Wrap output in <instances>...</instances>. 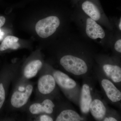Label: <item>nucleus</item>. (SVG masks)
Returning a JSON list of instances; mask_svg holds the SVG:
<instances>
[{
	"label": "nucleus",
	"mask_w": 121,
	"mask_h": 121,
	"mask_svg": "<svg viewBox=\"0 0 121 121\" xmlns=\"http://www.w3.org/2000/svg\"><path fill=\"white\" fill-rule=\"evenodd\" d=\"M13 87L9 99L11 110L26 109L34 89L33 83L22 78L19 73L13 81Z\"/></svg>",
	"instance_id": "obj_1"
},
{
	"label": "nucleus",
	"mask_w": 121,
	"mask_h": 121,
	"mask_svg": "<svg viewBox=\"0 0 121 121\" xmlns=\"http://www.w3.org/2000/svg\"><path fill=\"white\" fill-rule=\"evenodd\" d=\"M60 64L66 70L75 75L86 73L88 70L87 65L84 60L73 56H63L60 59Z\"/></svg>",
	"instance_id": "obj_2"
},
{
	"label": "nucleus",
	"mask_w": 121,
	"mask_h": 121,
	"mask_svg": "<svg viewBox=\"0 0 121 121\" xmlns=\"http://www.w3.org/2000/svg\"><path fill=\"white\" fill-rule=\"evenodd\" d=\"M60 25L58 17L52 16L39 21L36 25V31L39 36L46 38L54 34Z\"/></svg>",
	"instance_id": "obj_3"
},
{
	"label": "nucleus",
	"mask_w": 121,
	"mask_h": 121,
	"mask_svg": "<svg viewBox=\"0 0 121 121\" xmlns=\"http://www.w3.org/2000/svg\"><path fill=\"white\" fill-rule=\"evenodd\" d=\"M55 105L52 100L48 99H38L29 104L26 108L28 112L32 117L43 114H51L54 111Z\"/></svg>",
	"instance_id": "obj_4"
},
{
	"label": "nucleus",
	"mask_w": 121,
	"mask_h": 121,
	"mask_svg": "<svg viewBox=\"0 0 121 121\" xmlns=\"http://www.w3.org/2000/svg\"><path fill=\"white\" fill-rule=\"evenodd\" d=\"M56 82L52 75H41L37 82L36 95L37 99L50 94L55 89Z\"/></svg>",
	"instance_id": "obj_5"
},
{
	"label": "nucleus",
	"mask_w": 121,
	"mask_h": 121,
	"mask_svg": "<svg viewBox=\"0 0 121 121\" xmlns=\"http://www.w3.org/2000/svg\"><path fill=\"white\" fill-rule=\"evenodd\" d=\"M17 75V72L12 68H8L4 79L0 81V110L2 108L6 99L7 91L10 83L13 82Z\"/></svg>",
	"instance_id": "obj_6"
},
{
	"label": "nucleus",
	"mask_w": 121,
	"mask_h": 121,
	"mask_svg": "<svg viewBox=\"0 0 121 121\" xmlns=\"http://www.w3.org/2000/svg\"><path fill=\"white\" fill-rule=\"evenodd\" d=\"M43 63L39 59L31 60L20 69L19 74L22 78L29 79L35 77L42 69Z\"/></svg>",
	"instance_id": "obj_7"
},
{
	"label": "nucleus",
	"mask_w": 121,
	"mask_h": 121,
	"mask_svg": "<svg viewBox=\"0 0 121 121\" xmlns=\"http://www.w3.org/2000/svg\"><path fill=\"white\" fill-rule=\"evenodd\" d=\"M86 32L87 36L93 39H103L105 36V32L101 26L90 18L86 20Z\"/></svg>",
	"instance_id": "obj_8"
},
{
	"label": "nucleus",
	"mask_w": 121,
	"mask_h": 121,
	"mask_svg": "<svg viewBox=\"0 0 121 121\" xmlns=\"http://www.w3.org/2000/svg\"><path fill=\"white\" fill-rule=\"evenodd\" d=\"M52 75L56 83L62 88L71 89L76 86V83L74 80L60 71H54L52 72Z\"/></svg>",
	"instance_id": "obj_9"
},
{
	"label": "nucleus",
	"mask_w": 121,
	"mask_h": 121,
	"mask_svg": "<svg viewBox=\"0 0 121 121\" xmlns=\"http://www.w3.org/2000/svg\"><path fill=\"white\" fill-rule=\"evenodd\" d=\"M102 86L108 98L113 102L119 101L121 99V93L112 83L107 79L102 80Z\"/></svg>",
	"instance_id": "obj_10"
},
{
	"label": "nucleus",
	"mask_w": 121,
	"mask_h": 121,
	"mask_svg": "<svg viewBox=\"0 0 121 121\" xmlns=\"http://www.w3.org/2000/svg\"><path fill=\"white\" fill-rule=\"evenodd\" d=\"M92 101L90 87L87 84H84L82 89L80 101V109L82 112H89Z\"/></svg>",
	"instance_id": "obj_11"
},
{
	"label": "nucleus",
	"mask_w": 121,
	"mask_h": 121,
	"mask_svg": "<svg viewBox=\"0 0 121 121\" xmlns=\"http://www.w3.org/2000/svg\"><path fill=\"white\" fill-rule=\"evenodd\" d=\"M90 109L93 117L97 120H102L105 115L106 108L99 99H95L91 102Z\"/></svg>",
	"instance_id": "obj_12"
},
{
	"label": "nucleus",
	"mask_w": 121,
	"mask_h": 121,
	"mask_svg": "<svg viewBox=\"0 0 121 121\" xmlns=\"http://www.w3.org/2000/svg\"><path fill=\"white\" fill-rule=\"evenodd\" d=\"M103 69L106 74L115 82H119L121 81V69L117 65L105 64Z\"/></svg>",
	"instance_id": "obj_13"
},
{
	"label": "nucleus",
	"mask_w": 121,
	"mask_h": 121,
	"mask_svg": "<svg viewBox=\"0 0 121 121\" xmlns=\"http://www.w3.org/2000/svg\"><path fill=\"white\" fill-rule=\"evenodd\" d=\"M83 10L94 20L98 21L101 17V14L98 9L95 5L90 1H86L82 5Z\"/></svg>",
	"instance_id": "obj_14"
},
{
	"label": "nucleus",
	"mask_w": 121,
	"mask_h": 121,
	"mask_svg": "<svg viewBox=\"0 0 121 121\" xmlns=\"http://www.w3.org/2000/svg\"><path fill=\"white\" fill-rule=\"evenodd\" d=\"M19 39L12 36H8L4 39L0 45V51H4L9 49L17 50L20 48Z\"/></svg>",
	"instance_id": "obj_15"
},
{
	"label": "nucleus",
	"mask_w": 121,
	"mask_h": 121,
	"mask_svg": "<svg viewBox=\"0 0 121 121\" xmlns=\"http://www.w3.org/2000/svg\"><path fill=\"white\" fill-rule=\"evenodd\" d=\"M83 119L75 111L71 110H66L60 113L56 117V121H79Z\"/></svg>",
	"instance_id": "obj_16"
},
{
	"label": "nucleus",
	"mask_w": 121,
	"mask_h": 121,
	"mask_svg": "<svg viewBox=\"0 0 121 121\" xmlns=\"http://www.w3.org/2000/svg\"><path fill=\"white\" fill-rule=\"evenodd\" d=\"M36 117L35 120L36 121H53L51 117H50L49 114H40L37 116H35Z\"/></svg>",
	"instance_id": "obj_17"
},
{
	"label": "nucleus",
	"mask_w": 121,
	"mask_h": 121,
	"mask_svg": "<svg viewBox=\"0 0 121 121\" xmlns=\"http://www.w3.org/2000/svg\"><path fill=\"white\" fill-rule=\"evenodd\" d=\"M115 50L117 52H121V39H119L117 41L114 45Z\"/></svg>",
	"instance_id": "obj_18"
},
{
	"label": "nucleus",
	"mask_w": 121,
	"mask_h": 121,
	"mask_svg": "<svg viewBox=\"0 0 121 121\" xmlns=\"http://www.w3.org/2000/svg\"><path fill=\"white\" fill-rule=\"evenodd\" d=\"M5 19L4 16H0V28L4 24Z\"/></svg>",
	"instance_id": "obj_19"
},
{
	"label": "nucleus",
	"mask_w": 121,
	"mask_h": 121,
	"mask_svg": "<svg viewBox=\"0 0 121 121\" xmlns=\"http://www.w3.org/2000/svg\"><path fill=\"white\" fill-rule=\"evenodd\" d=\"M104 121H117V119L113 117H109V118H106L104 119Z\"/></svg>",
	"instance_id": "obj_20"
},
{
	"label": "nucleus",
	"mask_w": 121,
	"mask_h": 121,
	"mask_svg": "<svg viewBox=\"0 0 121 121\" xmlns=\"http://www.w3.org/2000/svg\"><path fill=\"white\" fill-rule=\"evenodd\" d=\"M4 35V33L2 32L0 29V40L2 39Z\"/></svg>",
	"instance_id": "obj_21"
},
{
	"label": "nucleus",
	"mask_w": 121,
	"mask_h": 121,
	"mask_svg": "<svg viewBox=\"0 0 121 121\" xmlns=\"http://www.w3.org/2000/svg\"><path fill=\"white\" fill-rule=\"evenodd\" d=\"M121 21H120V23L119 24V29L120 30H121Z\"/></svg>",
	"instance_id": "obj_22"
}]
</instances>
